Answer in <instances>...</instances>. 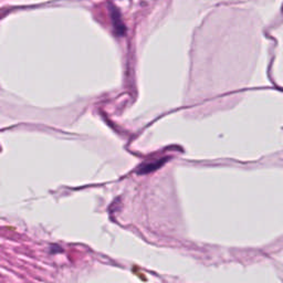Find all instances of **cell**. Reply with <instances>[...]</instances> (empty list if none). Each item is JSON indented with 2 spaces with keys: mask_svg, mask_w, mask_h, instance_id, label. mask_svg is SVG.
<instances>
[{
  "mask_svg": "<svg viewBox=\"0 0 283 283\" xmlns=\"http://www.w3.org/2000/svg\"><path fill=\"white\" fill-rule=\"evenodd\" d=\"M112 21H113V26H114L115 32L119 34H123L125 32V27L123 25V21L121 19V16L119 14V11L116 9H113L112 12Z\"/></svg>",
  "mask_w": 283,
  "mask_h": 283,
  "instance_id": "6da1fadb",
  "label": "cell"
}]
</instances>
